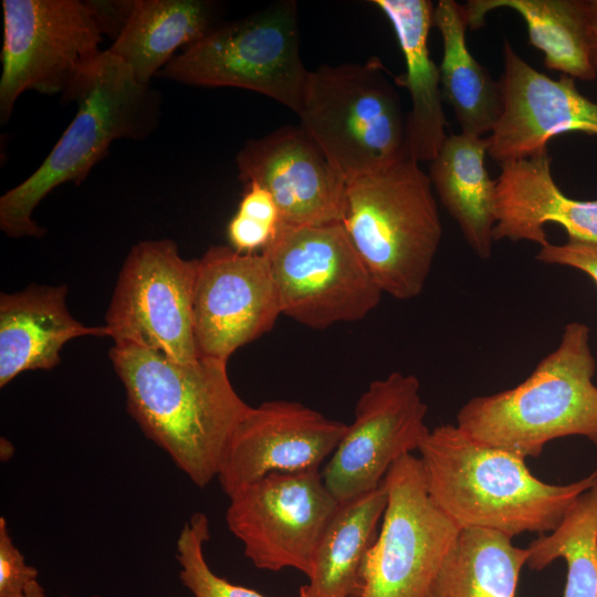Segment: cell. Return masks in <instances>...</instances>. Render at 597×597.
<instances>
[{
  "mask_svg": "<svg viewBox=\"0 0 597 597\" xmlns=\"http://www.w3.org/2000/svg\"><path fill=\"white\" fill-rule=\"evenodd\" d=\"M109 357L144 434L197 486L217 479L251 407L233 388L227 363L205 357L182 363L132 344H114Z\"/></svg>",
  "mask_w": 597,
  "mask_h": 597,
  "instance_id": "6da1fadb",
  "label": "cell"
},
{
  "mask_svg": "<svg viewBox=\"0 0 597 597\" xmlns=\"http://www.w3.org/2000/svg\"><path fill=\"white\" fill-rule=\"evenodd\" d=\"M427 491L460 530L510 537L553 531L597 481V470L568 484L546 483L525 459L480 443L457 425L430 429L419 450Z\"/></svg>",
  "mask_w": 597,
  "mask_h": 597,
  "instance_id": "7a4b0ae2",
  "label": "cell"
},
{
  "mask_svg": "<svg viewBox=\"0 0 597 597\" xmlns=\"http://www.w3.org/2000/svg\"><path fill=\"white\" fill-rule=\"evenodd\" d=\"M596 359L589 328L565 325L558 346L519 385L475 396L457 413V426L475 441L524 459L559 438L578 436L597 446Z\"/></svg>",
  "mask_w": 597,
  "mask_h": 597,
  "instance_id": "3957f363",
  "label": "cell"
},
{
  "mask_svg": "<svg viewBox=\"0 0 597 597\" xmlns=\"http://www.w3.org/2000/svg\"><path fill=\"white\" fill-rule=\"evenodd\" d=\"M341 223L383 293L420 295L442 239L430 178L410 157L346 185Z\"/></svg>",
  "mask_w": 597,
  "mask_h": 597,
  "instance_id": "277c9868",
  "label": "cell"
},
{
  "mask_svg": "<svg viewBox=\"0 0 597 597\" xmlns=\"http://www.w3.org/2000/svg\"><path fill=\"white\" fill-rule=\"evenodd\" d=\"M74 102L76 115L44 161L0 198V228L9 237H41L32 214L44 197L62 184H81L115 139H143L158 119L155 92L108 50Z\"/></svg>",
  "mask_w": 597,
  "mask_h": 597,
  "instance_id": "5b68a950",
  "label": "cell"
},
{
  "mask_svg": "<svg viewBox=\"0 0 597 597\" xmlns=\"http://www.w3.org/2000/svg\"><path fill=\"white\" fill-rule=\"evenodd\" d=\"M297 115L346 182L409 157L408 114L377 57L308 71Z\"/></svg>",
  "mask_w": 597,
  "mask_h": 597,
  "instance_id": "8992f818",
  "label": "cell"
},
{
  "mask_svg": "<svg viewBox=\"0 0 597 597\" xmlns=\"http://www.w3.org/2000/svg\"><path fill=\"white\" fill-rule=\"evenodd\" d=\"M2 9L1 123L29 90L74 102L104 52L108 29L98 2L3 0Z\"/></svg>",
  "mask_w": 597,
  "mask_h": 597,
  "instance_id": "52a82bcc",
  "label": "cell"
},
{
  "mask_svg": "<svg viewBox=\"0 0 597 597\" xmlns=\"http://www.w3.org/2000/svg\"><path fill=\"white\" fill-rule=\"evenodd\" d=\"M307 74L300 54L297 4L293 0L219 23L159 72L187 85L253 91L296 114Z\"/></svg>",
  "mask_w": 597,
  "mask_h": 597,
  "instance_id": "ba28073f",
  "label": "cell"
},
{
  "mask_svg": "<svg viewBox=\"0 0 597 597\" xmlns=\"http://www.w3.org/2000/svg\"><path fill=\"white\" fill-rule=\"evenodd\" d=\"M282 315L314 328L356 322L375 310L383 291L341 222L281 224L262 251Z\"/></svg>",
  "mask_w": 597,
  "mask_h": 597,
  "instance_id": "9c48e42d",
  "label": "cell"
},
{
  "mask_svg": "<svg viewBox=\"0 0 597 597\" xmlns=\"http://www.w3.org/2000/svg\"><path fill=\"white\" fill-rule=\"evenodd\" d=\"M383 483L387 506L359 597H428L461 530L430 498L418 457L400 458Z\"/></svg>",
  "mask_w": 597,
  "mask_h": 597,
  "instance_id": "30bf717a",
  "label": "cell"
},
{
  "mask_svg": "<svg viewBox=\"0 0 597 597\" xmlns=\"http://www.w3.org/2000/svg\"><path fill=\"white\" fill-rule=\"evenodd\" d=\"M196 260L170 240L143 241L129 251L105 316L115 344L157 350L175 360L199 358L193 334Z\"/></svg>",
  "mask_w": 597,
  "mask_h": 597,
  "instance_id": "8fae6325",
  "label": "cell"
},
{
  "mask_svg": "<svg viewBox=\"0 0 597 597\" xmlns=\"http://www.w3.org/2000/svg\"><path fill=\"white\" fill-rule=\"evenodd\" d=\"M226 522L259 568H294L307 577L339 502L321 471L271 473L229 496Z\"/></svg>",
  "mask_w": 597,
  "mask_h": 597,
  "instance_id": "7c38bea8",
  "label": "cell"
},
{
  "mask_svg": "<svg viewBox=\"0 0 597 597\" xmlns=\"http://www.w3.org/2000/svg\"><path fill=\"white\" fill-rule=\"evenodd\" d=\"M427 412L416 376L394 371L371 381L321 471L333 496L343 503L377 489L400 458L419 450L430 431Z\"/></svg>",
  "mask_w": 597,
  "mask_h": 597,
  "instance_id": "4fadbf2b",
  "label": "cell"
},
{
  "mask_svg": "<svg viewBox=\"0 0 597 597\" xmlns=\"http://www.w3.org/2000/svg\"><path fill=\"white\" fill-rule=\"evenodd\" d=\"M281 307L266 256L211 247L196 260L193 334L199 357L228 363L272 329Z\"/></svg>",
  "mask_w": 597,
  "mask_h": 597,
  "instance_id": "5bb4252c",
  "label": "cell"
},
{
  "mask_svg": "<svg viewBox=\"0 0 597 597\" xmlns=\"http://www.w3.org/2000/svg\"><path fill=\"white\" fill-rule=\"evenodd\" d=\"M346 429V423L297 401L251 406L232 436L217 479L229 498L271 473L320 470Z\"/></svg>",
  "mask_w": 597,
  "mask_h": 597,
  "instance_id": "9a60e30c",
  "label": "cell"
},
{
  "mask_svg": "<svg viewBox=\"0 0 597 597\" xmlns=\"http://www.w3.org/2000/svg\"><path fill=\"white\" fill-rule=\"evenodd\" d=\"M500 78L503 108L486 137L488 155L499 164L548 151V142L564 133L597 136V103L584 96L574 78L553 80L525 62L503 42Z\"/></svg>",
  "mask_w": 597,
  "mask_h": 597,
  "instance_id": "2e32d148",
  "label": "cell"
},
{
  "mask_svg": "<svg viewBox=\"0 0 597 597\" xmlns=\"http://www.w3.org/2000/svg\"><path fill=\"white\" fill-rule=\"evenodd\" d=\"M239 178L273 197L284 226L341 222L346 180L300 126L248 140L235 157Z\"/></svg>",
  "mask_w": 597,
  "mask_h": 597,
  "instance_id": "e0dca14e",
  "label": "cell"
},
{
  "mask_svg": "<svg viewBox=\"0 0 597 597\" xmlns=\"http://www.w3.org/2000/svg\"><path fill=\"white\" fill-rule=\"evenodd\" d=\"M495 179L494 241H549L545 226L556 223L567 237L597 244V199L567 197L552 176L548 151L500 164Z\"/></svg>",
  "mask_w": 597,
  "mask_h": 597,
  "instance_id": "ac0fdd59",
  "label": "cell"
},
{
  "mask_svg": "<svg viewBox=\"0 0 597 597\" xmlns=\"http://www.w3.org/2000/svg\"><path fill=\"white\" fill-rule=\"evenodd\" d=\"M67 287L30 285L0 295V387L27 370L52 369L65 343L108 336L105 326H85L66 306Z\"/></svg>",
  "mask_w": 597,
  "mask_h": 597,
  "instance_id": "d6986e66",
  "label": "cell"
},
{
  "mask_svg": "<svg viewBox=\"0 0 597 597\" xmlns=\"http://www.w3.org/2000/svg\"><path fill=\"white\" fill-rule=\"evenodd\" d=\"M390 21L402 52L406 72L394 77L411 98L407 118L408 155L419 161H431L446 134V116L439 66L428 49L433 25L434 6L429 0H373Z\"/></svg>",
  "mask_w": 597,
  "mask_h": 597,
  "instance_id": "ffe728a7",
  "label": "cell"
},
{
  "mask_svg": "<svg viewBox=\"0 0 597 597\" xmlns=\"http://www.w3.org/2000/svg\"><path fill=\"white\" fill-rule=\"evenodd\" d=\"M486 137L447 136L430 161L429 178L442 206L480 259L492 254L496 181L485 168Z\"/></svg>",
  "mask_w": 597,
  "mask_h": 597,
  "instance_id": "44dd1931",
  "label": "cell"
},
{
  "mask_svg": "<svg viewBox=\"0 0 597 597\" xmlns=\"http://www.w3.org/2000/svg\"><path fill=\"white\" fill-rule=\"evenodd\" d=\"M219 6L208 0H137L109 49L143 85L174 59L217 27Z\"/></svg>",
  "mask_w": 597,
  "mask_h": 597,
  "instance_id": "7402d4cb",
  "label": "cell"
},
{
  "mask_svg": "<svg viewBox=\"0 0 597 597\" xmlns=\"http://www.w3.org/2000/svg\"><path fill=\"white\" fill-rule=\"evenodd\" d=\"M381 484L365 494L339 503L317 545L306 597H359L362 573L387 506Z\"/></svg>",
  "mask_w": 597,
  "mask_h": 597,
  "instance_id": "603a6c76",
  "label": "cell"
},
{
  "mask_svg": "<svg viewBox=\"0 0 597 597\" xmlns=\"http://www.w3.org/2000/svg\"><path fill=\"white\" fill-rule=\"evenodd\" d=\"M464 8L471 30L481 28L492 10H514L526 24L531 45L543 52L547 69L573 78H596L587 0H470Z\"/></svg>",
  "mask_w": 597,
  "mask_h": 597,
  "instance_id": "cb8c5ba5",
  "label": "cell"
},
{
  "mask_svg": "<svg viewBox=\"0 0 597 597\" xmlns=\"http://www.w3.org/2000/svg\"><path fill=\"white\" fill-rule=\"evenodd\" d=\"M433 25L443 43L439 66L442 98L453 109L461 133L483 137L495 127L503 108L500 82L470 53L467 12L453 0L434 6Z\"/></svg>",
  "mask_w": 597,
  "mask_h": 597,
  "instance_id": "d4e9b609",
  "label": "cell"
},
{
  "mask_svg": "<svg viewBox=\"0 0 597 597\" xmlns=\"http://www.w3.org/2000/svg\"><path fill=\"white\" fill-rule=\"evenodd\" d=\"M527 556L507 535L461 530L428 597H515Z\"/></svg>",
  "mask_w": 597,
  "mask_h": 597,
  "instance_id": "484cf974",
  "label": "cell"
},
{
  "mask_svg": "<svg viewBox=\"0 0 597 597\" xmlns=\"http://www.w3.org/2000/svg\"><path fill=\"white\" fill-rule=\"evenodd\" d=\"M526 566L542 570L557 558L567 566L563 597H597V481L559 524L526 547Z\"/></svg>",
  "mask_w": 597,
  "mask_h": 597,
  "instance_id": "4316f807",
  "label": "cell"
},
{
  "mask_svg": "<svg viewBox=\"0 0 597 597\" xmlns=\"http://www.w3.org/2000/svg\"><path fill=\"white\" fill-rule=\"evenodd\" d=\"M210 538L209 520L196 512L185 523L176 544L179 578L195 597H265L259 591L232 584L213 573L205 557ZM298 597H306L300 588Z\"/></svg>",
  "mask_w": 597,
  "mask_h": 597,
  "instance_id": "83f0119b",
  "label": "cell"
},
{
  "mask_svg": "<svg viewBox=\"0 0 597 597\" xmlns=\"http://www.w3.org/2000/svg\"><path fill=\"white\" fill-rule=\"evenodd\" d=\"M38 569L27 564L13 543L4 517H0V597H25L27 588L38 580Z\"/></svg>",
  "mask_w": 597,
  "mask_h": 597,
  "instance_id": "f1b7e54d",
  "label": "cell"
},
{
  "mask_svg": "<svg viewBox=\"0 0 597 597\" xmlns=\"http://www.w3.org/2000/svg\"><path fill=\"white\" fill-rule=\"evenodd\" d=\"M535 259L544 264L576 269L597 284V244L567 237L561 244L548 242L541 247Z\"/></svg>",
  "mask_w": 597,
  "mask_h": 597,
  "instance_id": "f546056e",
  "label": "cell"
},
{
  "mask_svg": "<svg viewBox=\"0 0 597 597\" xmlns=\"http://www.w3.org/2000/svg\"><path fill=\"white\" fill-rule=\"evenodd\" d=\"M279 229L235 213L228 223L227 237L235 251L255 253L263 251L274 240Z\"/></svg>",
  "mask_w": 597,
  "mask_h": 597,
  "instance_id": "4dcf8cb0",
  "label": "cell"
},
{
  "mask_svg": "<svg viewBox=\"0 0 597 597\" xmlns=\"http://www.w3.org/2000/svg\"><path fill=\"white\" fill-rule=\"evenodd\" d=\"M237 213L275 228L282 224L281 214L272 195L254 182L244 185Z\"/></svg>",
  "mask_w": 597,
  "mask_h": 597,
  "instance_id": "1f68e13d",
  "label": "cell"
},
{
  "mask_svg": "<svg viewBox=\"0 0 597 597\" xmlns=\"http://www.w3.org/2000/svg\"><path fill=\"white\" fill-rule=\"evenodd\" d=\"M25 597H48V596L43 587L41 586V584L38 580H34L27 588ZM63 597H66V596H63ZM93 597H98V596H93Z\"/></svg>",
  "mask_w": 597,
  "mask_h": 597,
  "instance_id": "d6a6232c",
  "label": "cell"
},
{
  "mask_svg": "<svg viewBox=\"0 0 597 597\" xmlns=\"http://www.w3.org/2000/svg\"><path fill=\"white\" fill-rule=\"evenodd\" d=\"M591 33L590 60L597 72V29L591 30Z\"/></svg>",
  "mask_w": 597,
  "mask_h": 597,
  "instance_id": "836d02e7",
  "label": "cell"
}]
</instances>
